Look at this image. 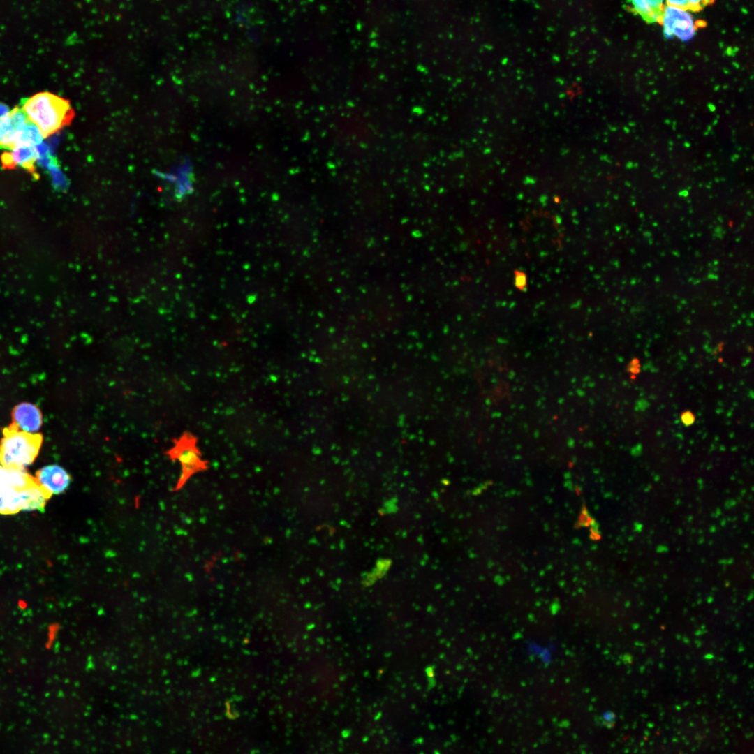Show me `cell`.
<instances>
[{
    "label": "cell",
    "mask_w": 754,
    "mask_h": 754,
    "mask_svg": "<svg viewBox=\"0 0 754 754\" xmlns=\"http://www.w3.org/2000/svg\"><path fill=\"white\" fill-rule=\"evenodd\" d=\"M20 107L43 138L69 125L75 115L68 101L48 91L22 98Z\"/></svg>",
    "instance_id": "cell-1"
},
{
    "label": "cell",
    "mask_w": 754,
    "mask_h": 754,
    "mask_svg": "<svg viewBox=\"0 0 754 754\" xmlns=\"http://www.w3.org/2000/svg\"><path fill=\"white\" fill-rule=\"evenodd\" d=\"M43 436L20 430L14 424L3 429L0 441V464L6 468L23 470L37 457Z\"/></svg>",
    "instance_id": "cell-2"
},
{
    "label": "cell",
    "mask_w": 754,
    "mask_h": 754,
    "mask_svg": "<svg viewBox=\"0 0 754 754\" xmlns=\"http://www.w3.org/2000/svg\"><path fill=\"white\" fill-rule=\"evenodd\" d=\"M167 454L171 460L178 461L182 466L181 475L174 491L180 489L193 475L207 468L196 446L195 438L190 434L184 433L175 440Z\"/></svg>",
    "instance_id": "cell-3"
},
{
    "label": "cell",
    "mask_w": 754,
    "mask_h": 754,
    "mask_svg": "<svg viewBox=\"0 0 754 754\" xmlns=\"http://www.w3.org/2000/svg\"><path fill=\"white\" fill-rule=\"evenodd\" d=\"M30 120L21 107L15 106L0 118V149L11 151L23 145Z\"/></svg>",
    "instance_id": "cell-4"
},
{
    "label": "cell",
    "mask_w": 754,
    "mask_h": 754,
    "mask_svg": "<svg viewBox=\"0 0 754 754\" xmlns=\"http://www.w3.org/2000/svg\"><path fill=\"white\" fill-rule=\"evenodd\" d=\"M662 24L666 38H672L676 36L683 41H688L693 38L695 33L691 15L686 10L677 8L665 6Z\"/></svg>",
    "instance_id": "cell-5"
},
{
    "label": "cell",
    "mask_w": 754,
    "mask_h": 754,
    "mask_svg": "<svg viewBox=\"0 0 754 754\" xmlns=\"http://www.w3.org/2000/svg\"><path fill=\"white\" fill-rule=\"evenodd\" d=\"M40 156L37 146L32 145H20L11 151L3 153L1 156L2 165L6 169H12L18 165L31 173L35 172V163Z\"/></svg>",
    "instance_id": "cell-6"
},
{
    "label": "cell",
    "mask_w": 754,
    "mask_h": 754,
    "mask_svg": "<svg viewBox=\"0 0 754 754\" xmlns=\"http://www.w3.org/2000/svg\"><path fill=\"white\" fill-rule=\"evenodd\" d=\"M35 478L41 486L52 494L63 493L71 481L69 473L57 464L48 465L38 470Z\"/></svg>",
    "instance_id": "cell-7"
},
{
    "label": "cell",
    "mask_w": 754,
    "mask_h": 754,
    "mask_svg": "<svg viewBox=\"0 0 754 754\" xmlns=\"http://www.w3.org/2000/svg\"><path fill=\"white\" fill-rule=\"evenodd\" d=\"M13 424L20 430L34 433L39 430L43 424V415L40 410L36 405L29 402H22L12 410Z\"/></svg>",
    "instance_id": "cell-8"
},
{
    "label": "cell",
    "mask_w": 754,
    "mask_h": 754,
    "mask_svg": "<svg viewBox=\"0 0 754 754\" xmlns=\"http://www.w3.org/2000/svg\"><path fill=\"white\" fill-rule=\"evenodd\" d=\"M23 503V510H38L43 512L46 502L52 494L41 486L38 481L28 488L20 491Z\"/></svg>",
    "instance_id": "cell-9"
},
{
    "label": "cell",
    "mask_w": 754,
    "mask_h": 754,
    "mask_svg": "<svg viewBox=\"0 0 754 754\" xmlns=\"http://www.w3.org/2000/svg\"><path fill=\"white\" fill-rule=\"evenodd\" d=\"M630 3L633 4V10L640 15L646 22H658L662 24L665 8L663 1L635 0Z\"/></svg>",
    "instance_id": "cell-10"
},
{
    "label": "cell",
    "mask_w": 754,
    "mask_h": 754,
    "mask_svg": "<svg viewBox=\"0 0 754 754\" xmlns=\"http://www.w3.org/2000/svg\"><path fill=\"white\" fill-rule=\"evenodd\" d=\"M23 510L20 491L10 489L0 495V514L13 515Z\"/></svg>",
    "instance_id": "cell-11"
},
{
    "label": "cell",
    "mask_w": 754,
    "mask_h": 754,
    "mask_svg": "<svg viewBox=\"0 0 754 754\" xmlns=\"http://www.w3.org/2000/svg\"><path fill=\"white\" fill-rule=\"evenodd\" d=\"M12 488L11 470L0 466V495Z\"/></svg>",
    "instance_id": "cell-12"
},
{
    "label": "cell",
    "mask_w": 754,
    "mask_h": 754,
    "mask_svg": "<svg viewBox=\"0 0 754 754\" xmlns=\"http://www.w3.org/2000/svg\"><path fill=\"white\" fill-rule=\"evenodd\" d=\"M681 421L686 426H690L693 424L695 421V417L693 414L689 411L685 412L681 415Z\"/></svg>",
    "instance_id": "cell-13"
},
{
    "label": "cell",
    "mask_w": 754,
    "mask_h": 754,
    "mask_svg": "<svg viewBox=\"0 0 754 754\" xmlns=\"http://www.w3.org/2000/svg\"><path fill=\"white\" fill-rule=\"evenodd\" d=\"M7 108L0 103V118L8 112Z\"/></svg>",
    "instance_id": "cell-14"
}]
</instances>
